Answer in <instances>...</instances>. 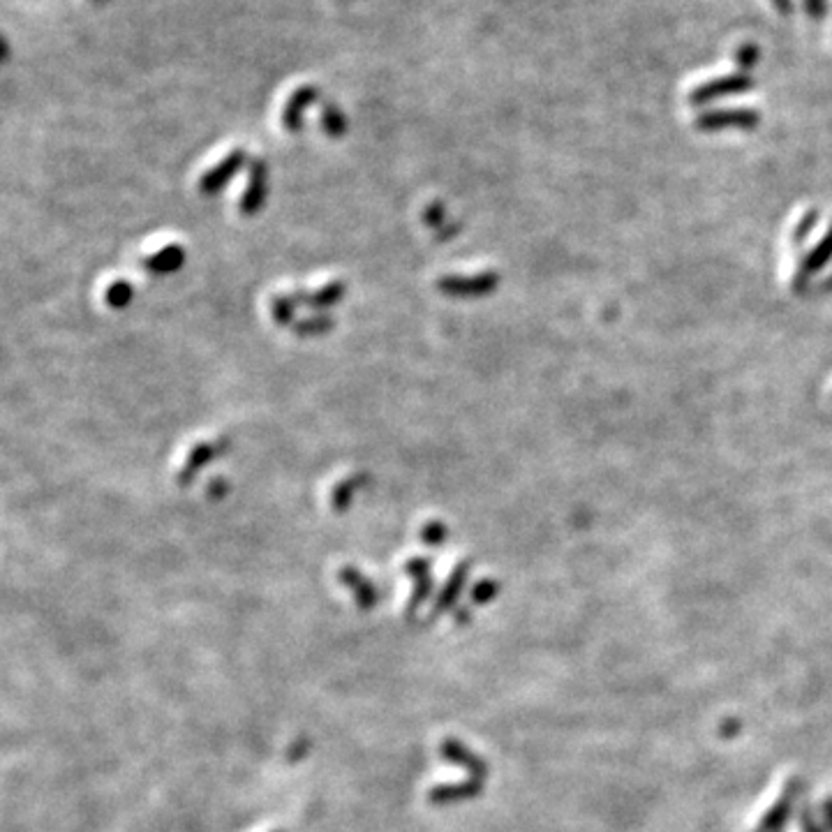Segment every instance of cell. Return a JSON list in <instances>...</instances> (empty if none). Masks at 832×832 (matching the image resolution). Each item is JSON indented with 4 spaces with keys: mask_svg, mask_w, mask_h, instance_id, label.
<instances>
[{
    "mask_svg": "<svg viewBox=\"0 0 832 832\" xmlns=\"http://www.w3.org/2000/svg\"><path fill=\"white\" fill-rule=\"evenodd\" d=\"M754 88V79L749 77V72H733L728 77L712 79L708 84L696 86L692 93H689V104L692 107H703V104H710L722 98H731V95H742Z\"/></svg>",
    "mask_w": 832,
    "mask_h": 832,
    "instance_id": "6da1fadb",
    "label": "cell"
},
{
    "mask_svg": "<svg viewBox=\"0 0 832 832\" xmlns=\"http://www.w3.org/2000/svg\"><path fill=\"white\" fill-rule=\"evenodd\" d=\"M761 123V114L754 109H715L705 111L694 121V125L701 132H719L726 128H740V130H754Z\"/></svg>",
    "mask_w": 832,
    "mask_h": 832,
    "instance_id": "7a4b0ae2",
    "label": "cell"
},
{
    "mask_svg": "<svg viewBox=\"0 0 832 832\" xmlns=\"http://www.w3.org/2000/svg\"><path fill=\"white\" fill-rule=\"evenodd\" d=\"M830 259H832V225L828 229V234L823 236V239L800 259L796 276H793V289H805L807 282L812 280L816 273H819L823 266L830 262Z\"/></svg>",
    "mask_w": 832,
    "mask_h": 832,
    "instance_id": "3957f363",
    "label": "cell"
},
{
    "mask_svg": "<svg viewBox=\"0 0 832 832\" xmlns=\"http://www.w3.org/2000/svg\"><path fill=\"white\" fill-rule=\"evenodd\" d=\"M312 100H317L315 88H301V91H296L292 95V100H289V104H287V114H285L287 128H299L303 107L310 104Z\"/></svg>",
    "mask_w": 832,
    "mask_h": 832,
    "instance_id": "277c9868",
    "label": "cell"
},
{
    "mask_svg": "<svg viewBox=\"0 0 832 832\" xmlns=\"http://www.w3.org/2000/svg\"><path fill=\"white\" fill-rule=\"evenodd\" d=\"M759 58H761V51L752 42L740 44L738 51H735V63H738L740 72H749V70H752L754 65L759 63Z\"/></svg>",
    "mask_w": 832,
    "mask_h": 832,
    "instance_id": "5b68a950",
    "label": "cell"
},
{
    "mask_svg": "<svg viewBox=\"0 0 832 832\" xmlns=\"http://www.w3.org/2000/svg\"><path fill=\"white\" fill-rule=\"evenodd\" d=\"M816 220H819V211H809L805 218H802L796 229H793V243H802L809 236V232L816 227Z\"/></svg>",
    "mask_w": 832,
    "mask_h": 832,
    "instance_id": "8992f818",
    "label": "cell"
},
{
    "mask_svg": "<svg viewBox=\"0 0 832 832\" xmlns=\"http://www.w3.org/2000/svg\"><path fill=\"white\" fill-rule=\"evenodd\" d=\"M805 10L814 21H821L826 14V0H805Z\"/></svg>",
    "mask_w": 832,
    "mask_h": 832,
    "instance_id": "52a82bcc",
    "label": "cell"
},
{
    "mask_svg": "<svg viewBox=\"0 0 832 832\" xmlns=\"http://www.w3.org/2000/svg\"><path fill=\"white\" fill-rule=\"evenodd\" d=\"M772 5L777 7L782 14H791L793 12V0H772Z\"/></svg>",
    "mask_w": 832,
    "mask_h": 832,
    "instance_id": "ba28073f",
    "label": "cell"
},
{
    "mask_svg": "<svg viewBox=\"0 0 832 832\" xmlns=\"http://www.w3.org/2000/svg\"><path fill=\"white\" fill-rule=\"evenodd\" d=\"M823 289H832V276L826 282H823Z\"/></svg>",
    "mask_w": 832,
    "mask_h": 832,
    "instance_id": "9c48e42d",
    "label": "cell"
},
{
    "mask_svg": "<svg viewBox=\"0 0 832 832\" xmlns=\"http://www.w3.org/2000/svg\"><path fill=\"white\" fill-rule=\"evenodd\" d=\"M98 3H102V0H98Z\"/></svg>",
    "mask_w": 832,
    "mask_h": 832,
    "instance_id": "30bf717a",
    "label": "cell"
}]
</instances>
